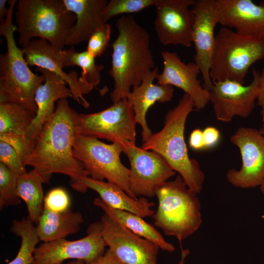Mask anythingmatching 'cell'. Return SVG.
<instances>
[{"label": "cell", "mask_w": 264, "mask_h": 264, "mask_svg": "<svg viewBox=\"0 0 264 264\" xmlns=\"http://www.w3.org/2000/svg\"><path fill=\"white\" fill-rule=\"evenodd\" d=\"M80 134V115L71 108L66 98L58 101L54 112L44 125L24 166H31L51 177L58 173L69 177L75 190L85 193L83 179L88 176L82 164L74 156L73 147Z\"/></svg>", "instance_id": "6da1fadb"}, {"label": "cell", "mask_w": 264, "mask_h": 264, "mask_svg": "<svg viewBox=\"0 0 264 264\" xmlns=\"http://www.w3.org/2000/svg\"><path fill=\"white\" fill-rule=\"evenodd\" d=\"M115 27L118 36L111 45L109 71L114 81L110 94L113 103L126 98L131 88L139 86L145 75L156 67L149 35L132 15L122 16Z\"/></svg>", "instance_id": "7a4b0ae2"}, {"label": "cell", "mask_w": 264, "mask_h": 264, "mask_svg": "<svg viewBox=\"0 0 264 264\" xmlns=\"http://www.w3.org/2000/svg\"><path fill=\"white\" fill-rule=\"evenodd\" d=\"M195 110L192 99L184 94L166 113L162 129L153 133L141 147L162 156L189 189L198 194L202 189L205 175L198 162L189 157L184 139L186 119Z\"/></svg>", "instance_id": "3957f363"}, {"label": "cell", "mask_w": 264, "mask_h": 264, "mask_svg": "<svg viewBox=\"0 0 264 264\" xmlns=\"http://www.w3.org/2000/svg\"><path fill=\"white\" fill-rule=\"evenodd\" d=\"M8 2V13L0 26V34L4 37L7 46V51L0 56V103L18 104L36 115L35 94L45 78L43 74L38 75L31 70L22 49L17 45L13 15L17 1L10 0Z\"/></svg>", "instance_id": "277c9868"}, {"label": "cell", "mask_w": 264, "mask_h": 264, "mask_svg": "<svg viewBox=\"0 0 264 264\" xmlns=\"http://www.w3.org/2000/svg\"><path fill=\"white\" fill-rule=\"evenodd\" d=\"M16 6L20 45L23 47L37 37L57 50L64 49L76 16L67 9L63 0H19Z\"/></svg>", "instance_id": "5b68a950"}, {"label": "cell", "mask_w": 264, "mask_h": 264, "mask_svg": "<svg viewBox=\"0 0 264 264\" xmlns=\"http://www.w3.org/2000/svg\"><path fill=\"white\" fill-rule=\"evenodd\" d=\"M197 194L189 189L180 175L167 181L156 192L158 206L152 216L154 225L180 242L192 235L202 222Z\"/></svg>", "instance_id": "8992f818"}, {"label": "cell", "mask_w": 264, "mask_h": 264, "mask_svg": "<svg viewBox=\"0 0 264 264\" xmlns=\"http://www.w3.org/2000/svg\"><path fill=\"white\" fill-rule=\"evenodd\" d=\"M264 59V40L223 27L215 36L210 76L213 83L231 80L244 85L250 66Z\"/></svg>", "instance_id": "52a82bcc"}, {"label": "cell", "mask_w": 264, "mask_h": 264, "mask_svg": "<svg viewBox=\"0 0 264 264\" xmlns=\"http://www.w3.org/2000/svg\"><path fill=\"white\" fill-rule=\"evenodd\" d=\"M126 147L121 143L108 144L97 138L80 134L73 144V153L88 176L98 180L107 179L136 199L129 188L130 169L120 159L121 154L124 153Z\"/></svg>", "instance_id": "ba28073f"}, {"label": "cell", "mask_w": 264, "mask_h": 264, "mask_svg": "<svg viewBox=\"0 0 264 264\" xmlns=\"http://www.w3.org/2000/svg\"><path fill=\"white\" fill-rule=\"evenodd\" d=\"M80 115V134L126 147L135 144L136 123L132 107L126 98L99 112Z\"/></svg>", "instance_id": "9c48e42d"}, {"label": "cell", "mask_w": 264, "mask_h": 264, "mask_svg": "<svg viewBox=\"0 0 264 264\" xmlns=\"http://www.w3.org/2000/svg\"><path fill=\"white\" fill-rule=\"evenodd\" d=\"M102 228L100 220L91 223L87 235L81 239L68 241L64 238L42 243L35 250L32 264H59L67 260L90 263L105 252L107 245Z\"/></svg>", "instance_id": "30bf717a"}, {"label": "cell", "mask_w": 264, "mask_h": 264, "mask_svg": "<svg viewBox=\"0 0 264 264\" xmlns=\"http://www.w3.org/2000/svg\"><path fill=\"white\" fill-rule=\"evenodd\" d=\"M124 154L130 163L129 188L136 198L154 197L157 190L176 174L165 159L155 152L130 144Z\"/></svg>", "instance_id": "8fae6325"}, {"label": "cell", "mask_w": 264, "mask_h": 264, "mask_svg": "<svg viewBox=\"0 0 264 264\" xmlns=\"http://www.w3.org/2000/svg\"><path fill=\"white\" fill-rule=\"evenodd\" d=\"M230 140L239 148L242 164L239 170L228 171L227 180L240 188L260 186L264 178V136L259 130L242 127L237 129Z\"/></svg>", "instance_id": "7c38bea8"}, {"label": "cell", "mask_w": 264, "mask_h": 264, "mask_svg": "<svg viewBox=\"0 0 264 264\" xmlns=\"http://www.w3.org/2000/svg\"><path fill=\"white\" fill-rule=\"evenodd\" d=\"M102 236L109 249L122 264H157L159 246L135 234L104 214Z\"/></svg>", "instance_id": "4fadbf2b"}, {"label": "cell", "mask_w": 264, "mask_h": 264, "mask_svg": "<svg viewBox=\"0 0 264 264\" xmlns=\"http://www.w3.org/2000/svg\"><path fill=\"white\" fill-rule=\"evenodd\" d=\"M194 0H156L154 28L164 45L191 46L194 14L190 6Z\"/></svg>", "instance_id": "5bb4252c"}, {"label": "cell", "mask_w": 264, "mask_h": 264, "mask_svg": "<svg viewBox=\"0 0 264 264\" xmlns=\"http://www.w3.org/2000/svg\"><path fill=\"white\" fill-rule=\"evenodd\" d=\"M259 74V71L253 68V79L247 86L231 80L213 83L209 91V102L218 120L229 122L235 116L250 115L256 101Z\"/></svg>", "instance_id": "9a60e30c"}, {"label": "cell", "mask_w": 264, "mask_h": 264, "mask_svg": "<svg viewBox=\"0 0 264 264\" xmlns=\"http://www.w3.org/2000/svg\"><path fill=\"white\" fill-rule=\"evenodd\" d=\"M194 14L192 42L195 63L199 67L203 87L209 91L213 87L210 69L215 42V28L219 23L216 0H195L191 9Z\"/></svg>", "instance_id": "2e32d148"}, {"label": "cell", "mask_w": 264, "mask_h": 264, "mask_svg": "<svg viewBox=\"0 0 264 264\" xmlns=\"http://www.w3.org/2000/svg\"><path fill=\"white\" fill-rule=\"evenodd\" d=\"M163 64L157 83L175 86L182 89L192 99L195 110L205 108L209 102V92L198 79L200 69L195 63H185L177 54L164 51L160 52Z\"/></svg>", "instance_id": "e0dca14e"}, {"label": "cell", "mask_w": 264, "mask_h": 264, "mask_svg": "<svg viewBox=\"0 0 264 264\" xmlns=\"http://www.w3.org/2000/svg\"><path fill=\"white\" fill-rule=\"evenodd\" d=\"M22 49L29 66L46 69L61 77L68 86L72 98L85 108L89 107V104L84 95L88 93L94 87L82 82L76 72L72 71L67 73L63 70L61 50L55 49L42 39L32 40Z\"/></svg>", "instance_id": "ac0fdd59"}, {"label": "cell", "mask_w": 264, "mask_h": 264, "mask_svg": "<svg viewBox=\"0 0 264 264\" xmlns=\"http://www.w3.org/2000/svg\"><path fill=\"white\" fill-rule=\"evenodd\" d=\"M218 22L246 36L264 40V1L216 0Z\"/></svg>", "instance_id": "d6986e66"}, {"label": "cell", "mask_w": 264, "mask_h": 264, "mask_svg": "<svg viewBox=\"0 0 264 264\" xmlns=\"http://www.w3.org/2000/svg\"><path fill=\"white\" fill-rule=\"evenodd\" d=\"M37 70L42 73L45 80L36 91L35 101L37 110L25 134L26 139L34 146L44 125L54 112L55 102L72 97L70 89L61 77L46 69L37 67Z\"/></svg>", "instance_id": "ffe728a7"}, {"label": "cell", "mask_w": 264, "mask_h": 264, "mask_svg": "<svg viewBox=\"0 0 264 264\" xmlns=\"http://www.w3.org/2000/svg\"><path fill=\"white\" fill-rule=\"evenodd\" d=\"M158 74V68L155 67L145 75L139 86L132 88L126 98L132 107L136 124L142 128L143 143L147 141L153 134L146 120L148 110L155 102L171 101L174 96L173 86L154 83Z\"/></svg>", "instance_id": "44dd1931"}, {"label": "cell", "mask_w": 264, "mask_h": 264, "mask_svg": "<svg viewBox=\"0 0 264 264\" xmlns=\"http://www.w3.org/2000/svg\"><path fill=\"white\" fill-rule=\"evenodd\" d=\"M67 9L73 13L76 22L66 43L73 46L88 41L90 36L104 24L101 19L108 3L106 0H63Z\"/></svg>", "instance_id": "7402d4cb"}, {"label": "cell", "mask_w": 264, "mask_h": 264, "mask_svg": "<svg viewBox=\"0 0 264 264\" xmlns=\"http://www.w3.org/2000/svg\"><path fill=\"white\" fill-rule=\"evenodd\" d=\"M87 187L97 192L100 198L110 207L129 212L142 218L153 216L154 202L146 198H133L121 187L109 182L94 179L88 176L83 179Z\"/></svg>", "instance_id": "603a6c76"}, {"label": "cell", "mask_w": 264, "mask_h": 264, "mask_svg": "<svg viewBox=\"0 0 264 264\" xmlns=\"http://www.w3.org/2000/svg\"><path fill=\"white\" fill-rule=\"evenodd\" d=\"M83 222L80 212L69 209L58 213L44 208L36 227L40 241L45 242L78 233Z\"/></svg>", "instance_id": "cb8c5ba5"}, {"label": "cell", "mask_w": 264, "mask_h": 264, "mask_svg": "<svg viewBox=\"0 0 264 264\" xmlns=\"http://www.w3.org/2000/svg\"><path fill=\"white\" fill-rule=\"evenodd\" d=\"M93 204L100 208L105 214L117 223L126 227L135 234L157 244L162 250L168 252L175 250L174 246L167 242L152 225L139 216L129 212L113 209L100 198L94 199Z\"/></svg>", "instance_id": "d4e9b609"}, {"label": "cell", "mask_w": 264, "mask_h": 264, "mask_svg": "<svg viewBox=\"0 0 264 264\" xmlns=\"http://www.w3.org/2000/svg\"><path fill=\"white\" fill-rule=\"evenodd\" d=\"M50 178L35 169L18 176V195L25 202L28 218L34 224H37L44 209L43 184Z\"/></svg>", "instance_id": "484cf974"}, {"label": "cell", "mask_w": 264, "mask_h": 264, "mask_svg": "<svg viewBox=\"0 0 264 264\" xmlns=\"http://www.w3.org/2000/svg\"><path fill=\"white\" fill-rule=\"evenodd\" d=\"M61 62L63 67L78 66L82 69L79 79L93 87L101 81V72L104 66L97 64L95 58L88 51H76L73 46L60 51Z\"/></svg>", "instance_id": "4316f807"}, {"label": "cell", "mask_w": 264, "mask_h": 264, "mask_svg": "<svg viewBox=\"0 0 264 264\" xmlns=\"http://www.w3.org/2000/svg\"><path fill=\"white\" fill-rule=\"evenodd\" d=\"M35 115L20 105L0 103V134L25 136Z\"/></svg>", "instance_id": "83f0119b"}, {"label": "cell", "mask_w": 264, "mask_h": 264, "mask_svg": "<svg viewBox=\"0 0 264 264\" xmlns=\"http://www.w3.org/2000/svg\"><path fill=\"white\" fill-rule=\"evenodd\" d=\"M10 231L21 238V245L16 256L7 264H32L34 253L40 241L36 227L27 218L13 221Z\"/></svg>", "instance_id": "f1b7e54d"}, {"label": "cell", "mask_w": 264, "mask_h": 264, "mask_svg": "<svg viewBox=\"0 0 264 264\" xmlns=\"http://www.w3.org/2000/svg\"><path fill=\"white\" fill-rule=\"evenodd\" d=\"M18 176L8 168L0 163V209L20 204L17 193Z\"/></svg>", "instance_id": "f546056e"}, {"label": "cell", "mask_w": 264, "mask_h": 264, "mask_svg": "<svg viewBox=\"0 0 264 264\" xmlns=\"http://www.w3.org/2000/svg\"><path fill=\"white\" fill-rule=\"evenodd\" d=\"M156 0H110L101 16L103 24L115 16L139 12L154 5Z\"/></svg>", "instance_id": "4dcf8cb0"}, {"label": "cell", "mask_w": 264, "mask_h": 264, "mask_svg": "<svg viewBox=\"0 0 264 264\" xmlns=\"http://www.w3.org/2000/svg\"><path fill=\"white\" fill-rule=\"evenodd\" d=\"M111 32V26L108 22L100 26L88 40L86 50L94 58L101 56L109 46Z\"/></svg>", "instance_id": "1f68e13d"}, {"label": "cell", "mask_w": 264, "mask_h": 264, "mask_svg": "<svg viewBox=\"0 0 264 264\" xmlns=\"http://www.w3.org/2000/svg\"><path fill=\"white\" fill-rule=\"evenodd\" d=\"M70 203L66 191L57 187L50 190L44 197V208L55 212H64L69 209Z\"/></svg>", "instance_id": "d6a6232c"}, {"label": "cell", "mask_w": 264, "mask_h": 264, "mask_svg": "<svg viewBox=\"0 0 264 264\" xmlns=\"http://www.w3.org/2000/svg\"><path fill=\"white\" fill-rule=\"evenodd\" d=\"M0 161L18 176L27 172L16 150L7 143L1 141Z\"/></svg>", "instance_id": "836d02e7"}, {"label": "cell", "mask_w": 264, "mask_h": 264, "mask_svg": "<svg viewBox=\"0 0 264 264\" xmlns=\"http://www.w3.org/2000/svg\"><path fill=\"white\" fill-rule=\"evenodd\" d=\"M0 141L7 143L16 150L24 165L34 147L23 135L0 134Z\"/></svg>", "instance_id": "e575fe53"}, {"label": "cell", "mask_w": 264, "mask_h": 264, "mask_svg": "<svg viewBox=\"0 0 264 264\" xmlns=\"http://www.w3.org/2000/svg\"><path fill=\"white\" fill-rule=\"evenodd\" d=\"M202 132L205 149L212 148L218 144L220 134L217 128L212 126L207 127Z\"/></svg>", "instance_id": "d590c367"}, {"label": "cell", "mask_w": 264, "mask_h": 264, "mask_svg": "<svg viewBox=\"0 0 264 264\" xmlns=\"http://www.w3.org/2000/svg\"><path fill=\"white\" fill-rule=\"evenodd\" d=\"M256 101L257 105L261 108L262 120L264 124V67L259 72L258 76Z\"/></svg>", "instance_id": "8d00e7d4"}, {"label": "cell", "mask_w": 264, "mask_h": 264, "mask_svg": "<svg viewBox=\"0 0 264 264\" xmlns=\"http://www.w3.org/2000/svg\"><path fill=\"white\" fill-rule=\"evenodd\" d=\"M189 144L190 147L194 150L198 151L205 149L202 130L197 128L191 132Z\"/></svg>", "instance_id": "74e56055"}, {"label": "cell", "mask_w": 264, "mask_h": 264, "mask_svg": "<svg viewBox=\"0 0 264 264\" xmlns=\"http://www.w3.org/2000/svg\"><path fill=\"white\" fill-rule=\"evenodd\" d=\"M87 264H122L108 249L103 255Z\"/></svg>", "instance_id": "f35d334b"}, {"label": "cell", "mask_w": 264, "mask_h": 264, "mask_svg": "<svg viewBox=\"0 0 264 264\" xmlns=\"http://www.w3.org/2000/svg\"><path fill=\"white\" fill-rule=\"evenodd\" d=\"M6 0H0V24H2L4 21V18L6 17L9 8L6 7V4L7 2Z\"/></svg>", "instance_id": "ab89813d"}, {"label": "cell", "mask_w": 264, "mask_h": 264, "mask_svg": "<svg viewBox=\"0 0 264 264\" xmlns=\"http://www.w3.org/2000/svg\"><path fill=\"white\" fill-rule=\"evenodd\" d=\"M189 251L188 249L181 250V259L178 264H184V260L187 256L189 254Z\"/></svg>", "instance_id": "60d3db41"}, {"label": "cell", "mask_w": 264, "mask_h": 264, "mask_svg": "<svg viewBox=\"0 0 264 264\" xmlns=\"http://www.w3.org/2000/svg\"><path fill=\"white\" fill-rule=\"evenodd\" d=\"M59 264H85V263L82 261L73 260L72 261H70V262L66 264L62 263Z\"/></svg>", "instance_id": "b9f144b4"}, {"label": "cell", "mask_w": 264, "mask_h": 264, "mask_svg": "<svg viewBox=\"0 0 264 264\" xmlns=\"http://www.w3.org/2000/svg\"><path fill=\"white\" fill-rule=\"evenodd\" d=\"M260 187L261 191L264 196V178L263 180L262 181Z\"/></svg>", "instance_id": "7bdbcfd3"}, {"label": "cell", "mask_w": 264, "mask_h": 264, "mask_svg": "<svg viewBox=\"0 0 264 264\" xmlns=\"http://www.w3.org/2000/svg\"><path fill=\"white\" fill-rule=\"evenodd\" d=\"M260 132L261 133L263 134V135L264 136V124H263L262 128L260 129Z\"/></svg>", "instance_id": "ee69618b"}]
</instances>
